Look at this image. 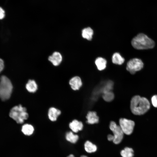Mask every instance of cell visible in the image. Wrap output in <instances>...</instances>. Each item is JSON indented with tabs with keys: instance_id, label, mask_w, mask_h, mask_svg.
Wrapping results in <instances>:
<instances>
[{
	"instance_id": "7",
	"label": "cell",
	"mask_w": 157,
	"mask_h": 157,
	"mask_svg": "<svg viewBox=\"0 0 157 157\" xmlns=\"http://www.w3.org/2000/svg\"><path fill=\"white\" fill-rule=\"evenodd\" d=\"M119 126L124 133L129 135L132 133L135 126L134 121L124 118L119 120Z\"/></svg>"
},
{
	"instance_id": "3",
	"label": "cell",
	"mask_w": 157,
	"mask_h": 157,
	"mask_svg": "<svg viewBox=\"0 0 157 157\" xmlns=\"http://www.w3.org/2000/svg\"><path fill=\"white\" fill-rule=\"evenodd\" d=\"M13 88L10 81L6 76H2L1 77L0 98L2 100H6L10 97Z\"/></svg>"
},
{
	"instance_id": "9",
	"label": "cell",
	"mask_w": 157,
	"mask_h": 157,
	"mask_svg": "<svg viewBox=\"0 0 157 157\" xmlns=\"http://www.w3.org/2000/svg\"><path fill=\"white\" fill-rule=\"evenodd\" d=\"M69 84L72 88L74 90H78L82 85L81 79L78 76L72 78L69 81Z\"/></svg>"
},
{
	"instance_id": "10",
	"label": "cell",
	"mask_w": 157,
	"mask_h": 157,
	"mask_svg": "<svg viewBox=\"0 0 157 157\" xmlns=\"http://www.w3.org/2000/svg\"><path fill=\"white\" fill-rule=\"evenodd\" d=\"M83 126V124L81 122L76 119L73 120L69 124V128L75 133H77L79 131L81 130Z\"/></svg>"
},
{
	"instance_id": "21",
	"label": "cell",
	"mask_w": 157,
	"mask_h": 157,
	"mask_svg": "<svg viewBox=\"0 0 157 157\" xmlns=\"http://www.w3.org/2000/svg\"><path fill=\"white\" fill-rule=\"evenodd\" d=\"M114 96L113 92L110 91L103 93L102 97L105 101L109 102L111 101L113 99Z\"/></svg>"
},
{
	"instance_id": "25",
	"label": "cell",
	"mask_w": 157,
	"mask_h": 157,
	"mask_svg": "<svg viewBox=\"0 0 157 157\" xmlns=\"http://www.w3.org/2000/svg\"><path fill=\"white\" fill-rule=\"evenodd\" d=\"M108 140L110 141H113L114 139V137L113 135L110 134H109L107 136Z\"/></svg>"
},
{
	"instance_id": "22",
	"label": "cell",
	"mask_w": 157,
	"mask_h": 157,
	"mask_svg": "<svg viewBox=\"0 0 157 157\" xmlns=\"http://www.w3.org/2000/svg\"><path fill=\"white\" fill-rule=\"evenodd\" d=\"M152 104L154 106L157 108V95L153 96L151 99Z\"/></svg>"
},
{
	"instance_id": "16",
	"label": "cell",
	"mask_w": 157,
	"mask_h": 157,
	"mask_svg": "<svg viewBox=\"0 0 157 157\" xmlns=\"http://www.w3.org/2000/svg\"><path fill=\"white\" fill-rule=\"evenodd\" d=\"M26 88L27 90L31 92H36L38 88L37 85L34 80H29L26 85Z\"/></svg>"
},
{
	"instance_id": "19",
	"label": "cell",
	"mask_w": 157,
	"mask_h": 157,
	"mask_svg": "<svg viewBox=\"0 0 157 157\" xmlns=\"http://www.w3.org/2000/svg\"><path fill=\"white\" fill-rule=\"evenodd\" d=\"M65 137L67 141L73 143H76L78 139L77 135H74L71 131L67 133Z\"/></svg>"
},
{
	"instance_id": "13",
	"label": "cell",
	"mask_w": 157,
	"mask_h": 157,
	"mask_svg": "<svg viewBox=\"0 0 157 157\" xmlns=\"http://www.w3.org/2000/svg\"><path fill=\"white\" fill-rule=\"evenodd\" d=\"M95 63L98 69L99 70H102L106 68L107 61L105 59L102 57L97 58Z\"/></svg>"
},
{
	"instance_id": "24",
	"label": "cell",
	"mask_w": 157,
	"mask_h": 157,
	"mask_svg": "<svg viewBox=\"0 0 157 157\" xmlns=\"http://www.w3.org/2000/svg\"><path fill=\"white\" fill-rule=\"evenodd\" d=\"M4 67V62L0 58V73L2 71Z\"/></svg>"
},
{
	"instance_id": "2",
	"label": "cell",
	"mask_w": 157,
	"mask_h": 157,
	"mask_svg": "<svg viewBox=\"0 0 157 157\" xmlns=\"http://www.w3.org/2000/svg\"><path fill=\"white\" fill-rule=\"evenodd\" d=\"M131 44L136 49H145L153 48L155 46V42L146 35L140 33L132 39Z\"/></svg>"
},
{
	"instance_id": "12",
	"label": "cell",
	"mask_w": 157,
	"mask_h": 157,
	"mask_svg": "<svg viewBox=\"0 0 157 157\" xmlns=\"http://www.w3.org/2000/svg\"><path fill=\"white\" fill-rule=\"evenodd\" d=\"M60 114L61 111L53 107L51 108L48 111L49 118L51 121H55Z\"/></svg>"
},
{
	"instance_id": "1",
	"label": "cell",
	"mask_w": 157,
	"mask_h": 157,
	"mask_svg": "<svg viewBox=\"0 0 157 157\" xmlns=\"http://www.w3.org/2000/svg\"><path fill=\"white\" fill-rule=\"evenodd\" d=\"M150 107L149 102L145 97L136 95L131 99L130 108L131 111L134 115H143L148 110Z\"/></svg>"
},
{
	"instance_id": "18",
	"label": "cell",
	"mask_w": 157,
	"mask_h": 157,
	"mask_svg": "<svg viewBox=\"0 0 157 157\" xmlns=\"http://www.w3.org/2000/svg\"><path fill=\"white\" fill-rule=\"evenodd\" d=\"M85 149L88 153L95 152L97 149L96 145L93 144L89 141H86L84 144Z\"/></svg>"
},
{
	"instance_id": "11",
	"label": "cell",
	"mask_w": 157,
	"mask_h": 157,
	"mask_svg": "<svg viewBox=\"0 0 157 157\" xmlns=\"http://www.w3.org/2000/svg\"><path fill=\"white\" fill-rule=\"evenodd\" d=\"M88 123L93 124L98 122L99 118L97 115V113L94 111L89 112L86 117Z\"/></svg>"
},
{
	"instance_id": "5",
	"label": "cell",
	"mask_w": 157,
	"mask_h": 157,
	"mask_svg": "<svg viewBox=\"0 0 157 157\" xmlns=\"http://www.w3.org/2000/svg\"><path fill=\"white\" fill-rule=\"evenodd\" d=\"M110 128L113 134V142L116 144H119L123 139L124 133L120 127L115 122L112 121L110 124Z\"/></svg>"
},
{
	"instance_id": "14",
	"label": "cell",
	"mask_w": 157,
	"mask_h": 157,
	"mask_svg": "<svg viewBox=\"0 0 157 157\" xmlns=\"http://www.w3.org/2000/svg\"><path fill=\"white\" fill-rule=\"evenodd\" d=\"M93 34V30L90 27L85 28L82 31V37L88 40H91Z\"/></svg>"
},
{
	"instance_id": "6",
	"label": "cell",
	"mask_w": 157,
	"mask_h": 157,
	"mask_svg": "<svg viewBox=\"0 0 157 157\" xmlns=\"http://www.w3.org/2000/svg\"><path fill=\"white\" fill-rule=\"evenodd\" d=\"M143 67V63L139 59L134 58L130 60L127 63L126 69L131 74L141 70Z\"/></svg>"
},
{
	"instance_id": "8",
	"label": "cell",
	"mask_w": 157,
	"mask_h": 157,
	"mask_svg": "<svg viewBox=\"0 0 157 157\" xmlns=\"http://www.w3.org/2000/svg\"><path fill=\"white\" fill-rule=\"evenodd\" d=\"M48 60L55 66L58 65L61 62L62 57L61 54L59 52L56 51L49 56Z\"/></svg>"
},
{
	"instance_id": "17",
	"label": "cell",
	"mask_w": 157,
	"mask_h": 157,
	"mask_svg": "<svg viewBox=\"0 0 157 157\" xmlns=\"http://www.w3.org/2000/svg\"><path fill=\"white\" fill-rule=\"evenodd\" d=\"M34 131L33 126L31 125L26 124L22 127V131L25 135H30L32 134Z\"/></svg>"
},
{
	"instance_id": "23",
	"label": "cell",
	"mask_w": 157,
	"mask_h": 157,
	"mask_svg": "<svg viewBox=\"0 0 157 157\" xmlns=\"http://www.w3.org/2000/svg\"><path fill=\"white\" fill-rule=\"evenodd\" d=\"M5 12L4 10L0 7V19H2L5 16Z\"/></svg>"
},
{
	"instance_id": "20",
	"label": "cell",
	"mask_w": 157,
	"mask_h": 157,
	"mask_svg": "<svg viewBox=\"0 0 157 157\" xmlns=\"http://www.w3.org/2000/svg\"><path fill=\"white\" fill-rule=\"evenodd\" d=\"M120 154L122 157H133V151L131 148L126 147L121 151Z\"/></svg>"
},
{
	"instance_id": "15",
	"label": "cell",
	"mask_w": 157,
	"mask_h": 157,
	"mask_svg": "<svg viewBox=\"0 0 157 157\" xmlns=\"http://www.w3.org/2000/svg\"><path fill=\"white\" fill-rule=\"evenodd\" d=\"M124 59L119 53H115L112 57V62L116 64L121 65L124 63Z\"/></svg>"
},
{
	"instance_id": "4",
	"label": "cell",
	"mask_w": 157,
	"mask_h": 157,
	"mask_svg": "<svg viewBox=\"0 0 157 157\" xmlns=\"http://www.w3.org/2000/svg\"><path fill=\"white\" fill-rule=\"evenodd\" d=\"M9 116L17 123L22 124L28 118V115L26 108L19 105L14 107L11 109Z\"/></svg>"
},
{
	"instance_id": "26",
	"label": "cell",
	"mask_w": 157,
	"mask_h": 157,
	"mask_svg": "<svg viewBox=\"0 0 157 157\" xmlns=\"http://www.w3.org/2000/svg\"><path fill=\"white\" fill-rule=\"evenodd\" d=\"M67 157H75L73 155V154H70L68 156H67ZM80 157H88L86 156L85 155H82Z\"/></svg>"
}]
</instances>
